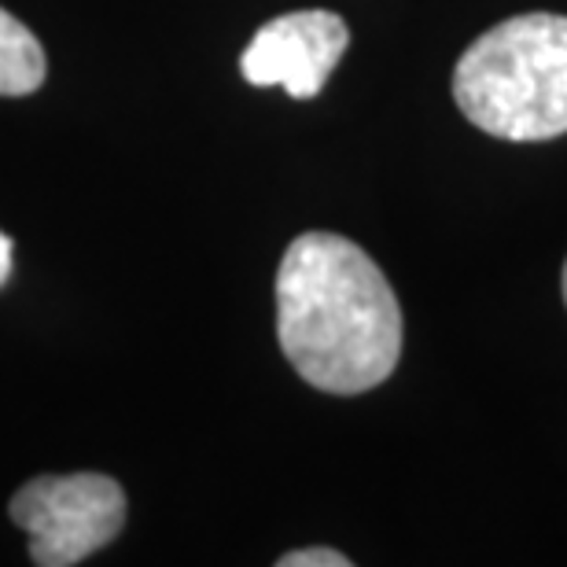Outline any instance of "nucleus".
Returning a JSON list of instances; mask_svg holds the SVG:
<instances>
[{"label": "nucleus", "mask_w": 567, "mask_h": 567, "mask_svg": "<svg viewBox=\"0 0 567 567\" xmlns=\"http://www.w3.org/2000/svg\"><path fill=\"white\" fill-rule=\"evenodd\" d=\"M564 302H567V262H564Z\"/></svg>", "instance_id": "8"}, {"label": "nucleus", "mask_w": 567, "mask_h": 567, "mask_svg": "<svg viewBox=\"0 0 567 567\" xmlns=\"http://www.w3.org/2000/svg\"><path fill=\"white\" fill-rule=\"evenodd\" d=\"M464 118L497 141H553L567 133V16L530 11L468 44L453 71Z\"/></svg>", "instance_id": "2"}, {"label": "nucleus", "mask_w": 567, "mask_h": 567, "mask_svg": "<svg viewBox=\"0 0 567 567\" xmlns=\"http://www.w3.org/2000/svg\"><path fill=\"white\" fill-rule=\"evenodd\" d=\"M11 524L30 535V560L71 567L111 546L126 524V494L111 475H38L8 505Z\"/></svg>", "instance_id": "3"}, {"label": "nucleus", "mask_w": 567, "mask_h": 567, "mask_svg": "<svg viewBox=\"0 0 567 567\" xmlns=\"http://www.w3.org/2000/svg\"><path fill=\"white\" fill-rule=\"evenodd\" d=\"M8 274H11V236L0 233V288H4Z\"/></svg>", "instance_id": "7"}, {"label": "nucleus", "mask_w": 567, "mask_h": 567, "mask_svg": "<svg viewBox=\"0 0 567 567\" xmlns=\"http://www.w3.org/2000/svg\"><path fill=\"white\" fill-rule=\"evenodd\" d=\"M277 564L280 567H347L350 560L336 549H299V553H284Z\"/></svg>", "instance_id": "6"}, {"label": "nucleus", "mask_w": 567, "mask_h": 567, "mask_svg": "<svg viewBox=\"0 0 567 567\" xmlns=\"http://www.w3.org/2000/svg\"><path fill=\"white\" fill-rule=\"evenodd\" d=\"M44 49L11 11L0 8V96L38 93L44 82Z\"/></svg>", "instance_id": "5"}, {"label": "nucleus", "mask_w": 567, "mask_h": 567, "mask_svg": "<svg viewBox=\"0 0 567 567\" xmlns=\"http://www.w3.org/2000/svg\"><path fill=\"white\" fill-rule=\"evenodd\" d=\"M277 336L317 391L365 394L402 358V310L383 269L354 240L302 233L277 274Z\"/></svg>", "instance_id": "1"}, {"label": "nucleus", "mask_w": 567, "mask_h": 567, "mask_svg": "<svg viewBox=\"0 0 567 567\" xmlns=\"http://www.w3.org/2000/svg\"><path fill=\"white\" fill-rule=\"evenodd\" d=\"M347 44L350 30L336 11H288L255 33L240 55V71L258 89L280 85L291 100H313Z\"/></svg>", "instance_id": "4"}]
</instances>
